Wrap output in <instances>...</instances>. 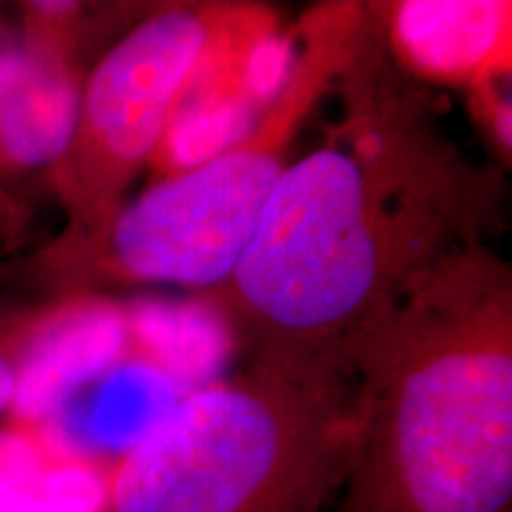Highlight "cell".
Instances as JSON below:
<instances>
[{
    "label": "cell",
    "instance_id": "6da1fadb",
    "mask_svg": "<svg viewBox=\"0 0 512 512\" xmlns=\"http://www.w3.org/2000/svg\"><path fill=\"white\" fill-rule=\"evenodd\" d=\"M330 98L337 114L320 143L287 164L245 254L202 294L247 358L354 370L358 347L422 275L486 245L505 181L448 136L368 12Z\"/></svg>",
    "mask_w": 512,
    "mask_h": 512
},
{
    "label": "cell",
    "instance_id": "7a4b0ae2",
    "mask_svg": "<svg viewBox=\"0 0 512 512\" xmlns=\"http://www.w3.org/2000/svg\"><path fill=\"white\" fill-rule=\"evenodd\" d=\"M344 512H510L512 268L460 247L354 356Z\"/></svg>",
    "mask_w": 512,
    "mask_h": 512
},
{
    "label": "cell",
    "instance_id": "3957f363",
    "mask_svg": "<svg viewBox=\"0 0 512 512\" xmlns=\"http://www.w3.org/2000/svg\"><path fill=\"white\" fill-rule=\"evenodd\" d=\"M363 22L356 0L313 5L294 27L290 64L254 124L95 226H64L27 259L0 268V278L64 302L145 285L207 292L223 283L292 162L294 140L330 100Z\"/></svg>",
    "mask_w": 512,
    "mask_h": 512
},
{
    "label": "cell",
    "instance_id": "277c9868",
    "mask_svg": "<svg viewBox=\"0 0 512 512\" xmlns=\"http://www.w3.org/2000/svg\"><path fill=\"white\" fill-rule=\"evenodd\" d=\"M354 439V370L247 358L128 448L105 512H320L344 486Z\"/></svg>",
    "mask_w": 512,
    "mask_h": 512
},
{
    "label": "cell",
    "instance_id": "5b68a950",
    "mask_svg": "<svg viewBox=\"0 0 512 512\" xmlns=\"http://www.w3.org/2000/svg\"><path fill=\"white\" fill-rule=\"evenodd\" d=\"M233 10L197 0L155 3L88 67L72 138L46 171L69 228H91L126 202Z\"/></svg>",
    "mask_w": 512,
    "mask_h": 512
},
{
    "label": "cell",
    "instance_id": "8992f818",
    "mask_svg": "<svg viewBox=\"0 0 512 512\" xmlns=\"http://www.w3.org/2000/svg\"><path fill=\"white\" fill-rule=\"evenodd\" d=\"M366 12L389 60L420 86L465 93L512 74L510 0H375Z\"/></svg>",
    "mask_w": 512,
    "mask_h": 512
},
{
    "label": "cell",
    "instance_id": "52a82bcc",
    "mask_svg": "<svg viewBox=\"0 0 512 512\" xmlns=\"http://www.w3.org/2000/svg\"><path fill=\"white\" fill-rule=\"evenodd\" d=\"M86 72L0 43V185L48 171L72 138Z\"/></svg>",
    "mask_w": 512,
    "mask_h": 512
},
{
    "label": "cell",
    "instance_id": "ba28073f",
    "mask_svg": "<svg viewBox=\"0 0 512 512\" xmlns=\"http://www.w3.org/2000/svg\"><path fill=\"white\" fill-rule=\"evenodd\" d=\"M88 302L36 299L0 309V415L15 406L24 377L43 342Z\"/></svg>",
    "mask_w": 512,
    "mask_h": 512
},
{
    "label": "cell",
    "instance_id": "9c48e42d",
    "mask_svg": "<svg viewBox=\"0 0 512 512\" xmlns=\"http://www.w3.org/2000/svg\"><path fill=\"white\" fill-rule=\"evenodd\" d=\"M467 110L482 131L486 145L498 159V169H510L512 164V98L510 74H496L467 88Z\"/></svg>",
    "mask_w": 512,
    "mask_h": 512
}]
</instances>
